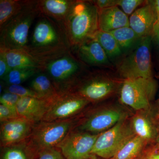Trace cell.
I'll return each instance as SVG.
<instances>
[{
	"label": "cell",
	"mask_w": 159,
	"mask_h": 159,
	"mask_svg": "<svg viewBox=\"0 0 159 159\" xmlns=\"http://www.w3.org/2000/svg\"><path fill=\"white\" fill-rule=\"evenodd\" d=\"M70 45L62 26L43 16L34 26L25 50L41 66L49 60L70 51Z\"/></svg>",
	"instance_id": "1"
},
{
	"label": "cell",
	"mask_w": 159,
	"mask_h": 159,
	"mask_svg": "<svg viewBox=\"0 0 159 159\" xmlns=\"http://www.w3.org/2000/svg\"><path fill=\"white\" fill-rule=\"evenodd\" d=\"M98 18L93 1H75L63 25L71 48L93 38L99 30Z\"/></svg>",
	"instance_id": "2"
},
{
	"label": "cell",
	"mask_w": 159,
	"mask_h": 159,
	"mask_svg": "<svg viewBox=\"0 0 159 159\" xmlns=\"http://www.w3.org/2000/svg\"><path fill=\"white\" fill-rule=\"evenodd\" d=\"M36 1H29L24 9L0 29V50L25 51L34 20L39 16Z\"/></svg>",
	"instance_id": "3"
},
{
	"label": "cell",
	"mask_w": 159,
	"mask_h": 159,
	"mask_svg": "<svg viewBox=\"0 0 159 159\" xmlns=\"http://www.w3.org/2000/svg\"><path fill=\"white\" fill-rule=\"evenodd\" d=\"M83 63L70 51L53 57L43 65L41 72L50 77L59 93L69 92L82 76Z\"/></svg>",
	"instance_id": "4"
},
{
	"label": "cell",
	"mask_w": 159,
	"mask_h": 159,
	"mask_svg": "<svg viewBox=\"0 0 159 159\" xmlns=\"http://www.w3.org/2000/svg\"><path fill=\"white\" fill-rule=\"evenodd\" d=\"M78 123L75 117L51 122L41 121L35 124L28 140L38 152L43 149L56 148Z\"/></svg>",
	"instance_id": "5"
},
{
	"label": "cell",
	"mask_w": 159,
	"mask_h": 159,
	"mask_svg": "<svg viewBox=\"0 0 159 159\" xmlns=\"http://www.w3.org/2000/svg\"><path fill=\"white\" fill-rule=\"evenodd\" d=\"M152 40L151 35L142 38L132 51L119 63L117 70L122 78H153L151 55Z\"/></svg>",
	"instance_id": "6"
},
{
	"label": "cell",
	"mask_w": 159,
	"mask_h": 159,
	"mask_svg": "<svg viewBox=\"0 0 159 159\" xmlns=\"http://www.w3.org/2000/svg\"><path fill=\"white\" fill-rule=\"evenodd\" d=\"M122 83L100 72H93L83 75L69 92L97 102L112 95Z\"/></svg>",
	"instance_id": "7"
},
{
	"label": "cell",
	"mask_w": 159,
	"mask_h": 159,
	"mask_svg": "<svg viewBox=\"0 0 159 159\" xmlns=\"http://www.w3.org/2000/svg\"><path fill=\"white\" fill-rule=\"evenodd\" d=\"M135 135L132 128L130 119L127 117L108 130L99 134L91 154L102 158L111 159Z\"/></svg>",
	"instance_id": "8"
},
{
	"label": "cell",
	"mask_w": 159,
	"mask_h": 159,
	"mask_svg": "<svg viewBox=\"0 0 159 159\" xmlns=\"http://www.w3.org/2000/svg\"><path fill=\"white\" fill-rule=\"evenodd\" d=\"M157 84L153 78L125 79L120 89V101L136 111L151 107Z\"/></svg>",
	"instance_id": "9"
},
{
	"label": "cell",
	"mask_w": 159,
	"mask_h": 159,
	"mask_svg": "<svg viewBox=\"0 0 159 159\" xmlns=\"http://www.w3.org/2000/svg\"><path fill=\"white\" fill-rule=\"evenodd\" d=\"M127 117L126 112L120 107H105L92 111L79 122L76 128L91 133L100 134Z\"/></svg>",
	"instance_id": "10"
},
{
	"label": "cell",
	"mask_w": 159,
	"mask_h": 159,
	"mask_svg": "<svg viewBox=\"0 0 159 159\" xmlns=\"http://www.w3.org/2000/svg\"><path fill=\"white\" fill-rule=\"evenodd\" d=\"M90 103L87 99L77 94L70 92L59 93L51 100L42 121L51 122L74 118Z\"/></svg>",
	"instance_id": "11"
},
{
	"label": "cell",
	"mask_w": 159,
	"mask_h": 159,
	"mask_svg": "<svg viewBox=\"0 0 159 159\" xmlns=\"http://www.w3.org/2000/svg\"><path fill=\"white\" fill-rule=\"evenodd\" d=\"M99 134L75 128L56 148L66 159H87L92 155V149Z\"/></svg>",
	"instance_id": "12"
},
{
	"label": "cell",
	"mask_w": 159,
	"mask_h": 159,
	"mask_svg": "<svg viewBox=\"0 0 159 159\" xmlns=\"http://www.w3.org/2000/svg\"><path fill=\"white\" fill-rule=\"evenodd\" d=\"M1 147L17 144L29 139L35 125L22 117L1 122Z\"/></svg>",
	"instance_id": "13"
},
{
	"label": "cell",
	"mask_w": 159,
	"mask_h": 159,
	"mask_svg": "<svg viewBox=\"0 0 159 159\" xmlns=\"http://www.w3.org/2000/svg\"><path fill=\"white\" fill-rule=\"evenodd\" d=\"M152 107L137 111L130 119L131 125L136 135L145 140L148 144L156 142L158 133L159 122L157 114H154Z\"/></svg>",
	"instance_id": "14"
},
{
	"label": "cell",
	"mask_w": 159,
	"mask_h": 159,
	"mask_svg": "<svg viewBox=\"0 0 159 159\" xmlns=\"http://www.w3.org/2000/svg\"><path fill=\"white\" fill-rule=\"evenodd\" d=\"M157 20L152 1H146L130 16L129 27L140 38L150 36Z\"/></svg>",
	"instance_id": "15"
},
{
	"label": "cell",
	"mask_w": 159,
	"mask_h": 159,
	"mask_svg": "<svg viewBox=\"0 0 159 159\" xmlns=\"http://www.w3.org/2000/svg\"><path fill=\"white\" fill-rule=\"evenodd\" d=\"M73 48L77 58L84 64L97 66H107L109 64L107 54L94 38Z\"/></svg>",
	"instance_id": "16"
},
{
	"label": "cell",
	"mask_w": 159,
	"mask_h": 159,
	"mask_svg": "<svg viewBox=\"0 0 159 159\" xmlns=\"http://www.w3.org/2000/svg\"><path fill=\"white\" fill-rule=\"evenodd\" d=\"M52 100L35 97H21L16 106L18 115L36 124L42 121Z\"/></svg>",
	"instance_id": "17"
},
{
	"label": "cell",
	"mask_w": 159,
	"mask_h": 159,
	"mask_svg": "<svg viewBox=\"0 0 159 159\" xmlns=\"http://www.w3.org/2000/svg\"><path fill=\"white\" fill-rule=\"evenodd\" d=\"M75 1L40 0L36 1L39 15L50 18L62 26Z\"/></svg>",
	"instance_id": "18"
},
{
	"label": "cell",
	"mask_w": 159,
	"mask_h": 159,
	"mask_svg": "<svg viewBox=\"0 0 159 159\" xmlns=\"http://www.w3.org/2000/svg\"><path fill=\"white\" fill-rule=\"evenodd\" d=\"M98 24L99 30L104 32L129 27L128 16L117 6L99 9Z\"/></svg>",
	"instance_id": "19"
},
{
	"label": "cell",
	"mask_w": 159,
	"mask_h": 159,
	"mask_svg": "<svg viewBox=\"0 0 159 159\" xmlns=\"http://www.w3.org/2000/svg\"><path fill=\"white\" fill-rule=\"evenodd\" d=\"M30 89L40 99L52 100L59 93L50 77L44 72H40L32 78Z\"/></svg>",
	"instance_id": "20"
},
{
	"label": "cell",
	"mask_w": 159,
	"mask_h": 159,
	"mask_svg": "<svg viewBox=\"0 0 159 159\" xmlns=\"http://www.w3.org/2000/svg\"><path fill=\"white\" fill-rule=\"evenodd\" d=\"M37 153L28 139L17 144L1 147V159H36Z\"/></svg>",
	"instance_id": "21"
},
{
	"label": "cell",
	"mask_w": 159,
	"mask_h": 159,
	"mask_svg": "<svg viewBox=\"0 0 159 159\" xmlns=\"http://www.w3.org/2000/svg\"><path fill=\"white\" fill-rule=\"evenodd\" d=\"M0 52L4 54L7 62L11 69L34 67L39 69L40 70H41L40 64L25 51L0 50Z\"/></svg>",
	"instance_id": "22"
},
{
	"label": "cell",
	"mask_w": 159,
	"mask_h": 159,
	"mask_svg": "<svg viewBox=\"0 0 159 159\" xmlns=\"http://www.w3.org/2000/svg\"><path fill=\"white\" fill-rule=\"evenodd\" d=\"M148 145L144 139L138 136H134L111 159H136Z\"/></svg>",
	"instance_id": "23"
},
{
	"label": "cell",
	"mask_w": 159,
	"mask_h": 159,
	"mask_svg": "<svg viewBox=\"0 0 159 159\" xmlns=\"http://www.w3.org/2000/svg\"><path fill=\"white\" fill-rule=\"evenodd\" d=\"M29 1L1 0L0 1V29L10 20L19 14Z\"/></svg>",
	"instance_id": "24"
},
{
	"label": "cell",
	"mask_w": 159,
	"mask_h": 159,
	"mask_svg": "<svg viewBox=\"0 0 159 159\" xmlns=\"http://www.w3.org/2000/svg\"><path fill=\"white\" fill-rule=\"evenodd\" d=\"M110 32L116 40L122 52L133 50L142 38L130 27H124Z\"/></svg>",
	"instance_id": "25"
},
{
	"label": "cell",
	"mask_w": 159,
	"mask_h": 159,
	"mask_svg": "<svg viewBox=\"0 0 159 159\" xmlns=\"http://www.w3.org/2000/svg\"><path fill=\"white\" fill-rule=\"evenodd\" d=\"M93 38L97 40L102 46L108 57H115L119 56L122 51L118 42L110 32L98 30Z\"/></svg>",
	"instance_id": "26"
},
{
	"label": "cell",
	"mask_w": 159,
	"mask_h": 159,
	"mask_svg": "<svg viewBox=\"0 0 159 159\" xmlns=\"http://www.w3.org/2000/svg\"><path fill=\"white\" fill-rule=\"evenodd\" d=\"M40 72L41 71L39 69L34 67L12 69L2 80L7 85H18L32 78Z\"/></svg>",
	"instance_id": "27"
},
{
	"label": "cell",
	"mask_w": 159,
	"mask_h": 159,
	"mask_svg": "<svg viewBox=\"0 0 159 159\" xmlns=\"http://www.w3.org/2000/svg\"><path fill=\"white\" fill-rule=\"evenodd\" d=\"M146 1L143 0H117V6L122 8L127 16L132 14L139 6L144 5Z\"/></svg>",
	"instance_id": "28"
},
{
	"label": "cell",
	"mask_w": 159,
	"mask_h": 159,
	"mask_svg": "<svg viewBox=\"0 0 159 159\" xmlns=\"http://www.w3.org/2000/svg\"><path fill=\"white\" fill-rule=\"evenodd\" d=\"M5 91L16 94L20 97H31L39 98L37 94L33 92L30 88L25 87L20 84L7 85L5 89Z\"/></svg>",
	"instance_id": "29"
},
{
	"label": "cell",
	"mask_w": 159,
	"mask_h": 159,
	"mask_svg": "<svg viewBox=\"0 0 159 159\" xmlns=\"http://www.w3.org/2000/svg\"><path fill=\"white\" fill-rule=\"evenodd\" d=\"M36 159H66L57 148H47L38 152Z\"/></svg>",
	"instance_id": "30"
},
{
	"label": "cell",
	"mask_w": 159,
	"mask_h": 159,
	"mask_svg": "<svg viewBox=\"0 0 159 159\" xmlns=\"http://www.w3.org/2000/svg\"><path fill=\"white\" fill-rule=\"evenodd\" d=\"M21 97L9 92H5L1 94L0 103L2 105L16 110V106Z\"/></svg>",
	"instance_id": "31"
},
{
	"label": "cell",
	"mask_w": 159,
	"mask_h": 159,
	"mask_svg": "<svg viewBox=\"0 0 159 159\" xmlns=\"http://www.w3.org/2000/svg\"><path fill=\"white\" fill-rule=\"evenodd\" d=\"M16 110L0 104V122L9 121L19 117Z\"/></svg>",
	"instance_id": "32"
},
{
	"label": "cell",
	"mask_w": 159,
	"mask_h": 159,
	"mask_svg": "<svg viewBox=\"0 0 159 159\" xmlns=\"http://www.w3.org/2000/svg\"><path fill=\"white\" fill-rule=\"evenodd\" d=\"M11 69L9 66L4 54L0 52V78L2 80Z\"/></svg>",
	"instance_id": "33"
},
{
	"label": "cell",
	"mask_w": 159,
	"mask_h": 159,
	"mask_svg": "<svg viewBox=\"0 0 159 159\" xmlns=\"http://www.w3.org/2000/svg\"><path fill=\"white\" fill-rule=\"evenodd\" d=\"M147 159H159V149L156 143L150 144L145 149Z\"/></svg>",
	"instance_id": "34"
},
{
	"label": "cell",
	"mask_w": 159,
	"mask_h": 159,
	"mask_svg": "<svg viewBox=\"0 0 159 159\" xmlns=\"http://www.w3.org/2000/svg\"><path fill=\"white\" fill-rule=\"evenodd\" d=\"M93 1L99 10L117 6V0H97Z\"/></svg>",
	"instance_id": "35"
},
{
	"label": "cell",
	"mask_w": 159,
	"mask_h": 159,
	"mask_svg": "<svg viewBox=\"0 0 159 159\" xmlns=\"http://www.w3.org/2000/svg\"><path fill=\"white\" fill-rule=\"evenodd\" d=\"M152 39L156 43L159 50V19L157 20L152 31Z\"/></svg>",
	"instance_id": "36"
},
{
	"label": "cell",
	"mask_w": 159,
	"mask_h": 159,
	"mask_svg": "<svg viewBox=\"0 0 159 159\" xmlns=\"http://www.w3.org/2000/svg\"><path fill=\"white\" fill-rule=\"evenodd\" d=\"M152 2H153L154 7L156 13L157 18L158 19H159V0L152 1Z\"/></svg>",
	"instance_id": "37"
},
{
	"label": "cell",
	"mask_w": 159,
	"mask_h": 159,
	"mask_svg": "<svg viewBox=\"0 0 159 159\" xmlns=\"http://www.w3.org/2000/svg\"><path fill=\"white\" fill-rule=\"evenodd\" d=\"M145 149L141 153V154L139 157H137L135 159H146V154H145Z\"/></svg>",
	"instance_id": "38"
},
{
	"label": "cell",
	"mask_w": 159,
	"mask_h": 159,
	"mask_svg": "<svg viewBox=\"0 0 159 159\" xmlns=\"http://www.w3.org/2000/svg\"><path fill=\"white\" fill-rule=\"evenodd\" d=\"M87 159H105L99 157H97V156L94 155H92V156L88 158Z\"/></svg>",
	"instance_id": "39"
},
{
	"label": "cell",
	"mask_w": 159,
	"mask_h": 159,
	"mask_svg": "<svg viewBox=\"0 0 159 159\" xmlns=\"http://www.w3.org/2000/svg\"><path fill=\"white\" fill-rule=\"evenodd\" d=\"M156 143L157 146L158 148L159 149V125L158 128V133L157 137L156 142Z\"/></svg>",
	"instance_id": "40"
},
{
	"label": "cell",
	"mask_w": 159,
	"mask_h": 159,
	"mask_svg": "<svg viewBox=\"0 0 159 159\" xmlns=\"http://www.w3.org/2000/svg\"><path fill=\"white\" fill-rule=\"evenodd\" d=\"M157 119L159 123V111H158L157 114Z\"/></svg>",
	"instance_id": "41"
}]
</instances>
